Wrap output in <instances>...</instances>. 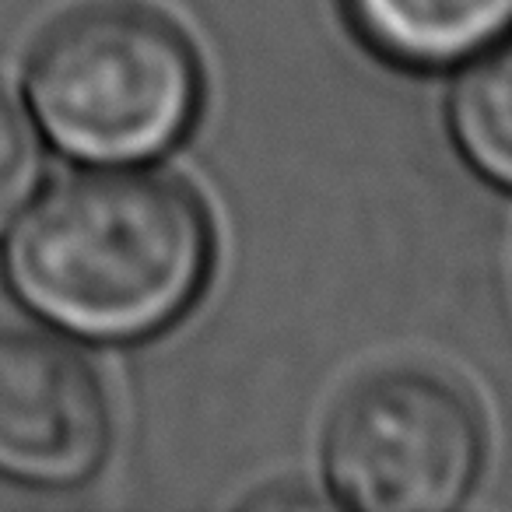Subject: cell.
<instances>
[{
	"instance_id": "6da1fadb",
	"label": "cell",
	"mask_w": 512,
	"mask_h": 512,
	"mask_svg": "<svg viewBox=\"0 0 512 512\" xmlns=\"http://www.w3.org/2000/svg\"><path fill=\"white\" fill-rule=\"evenodd\" d=\"M214 232L186 183L148 169H92L53 183L4 242V278L60 334L137 344L197 302Z\"/></svg>"
},
{
	"instance_id": "7a4b0ae2",
	"label": "cell",
	"mask_w": 512,
	"mask_h": 512,
	"mask_svg": "<svg viewBox=\"0 0 512 512\" xmlns=\"http://www.w3.org/2000/svg\"><path fill=\"white\" fill-rule=\"evenodd\" d=\"M25 99L53 148L95 165H137L190 134L204 67L172 18L102 0L67 11L32 46Z\"/></svg>"
},
{
	"instance_id": "3957f363",
	"label": "cell",
	"mask_w": 512,
	"mask_h": 512,
	"mask_svg": "<svg viewBox=\"0 0 512 512\" xmlns=\"http://www.w3.org/2000/svg\"><path fill=\"white\" fill-rule=\"evenodd\" d=\"M484 421L470 397L428 369L362 379L330 414L323 474L362 512H446L474 491Z\"/></svg>"
},
{
	"instance_id": "277c9868",
	"label": "cell",
	"mask_w": 512,
	"mask_h": 512,
	"mask_svg": "<svg viewBox=\"0 0 512 512\" xmlns=\"http://www.w3.org/2000/svg\"><path fill=\"white\" fill-rule=\"evenodd\" d=\"M113 407L95 369L60 337L0 327V477L67 491L99 474Z\"/></svg>"
},
{
	"instance_id": "5b68a950",
	"label": "cell",
	"mask_w": 512,
	"mask_h": 512,
	"mask_svg": "<svg viewBox=\"0 0 512 512\" xmlns=\"http://www.w3.org/2000/svg\"><path fill=\"white\" fill-rule=\"evenodd\" d=\"M344 15L379 60L442 71L505 36L512 0H344Z\"/></svg>"
},
{
	"instance_id": "8992f818",
	"label": "cell",
	"mask_w": 512,
	"mask_h": 512,
	"mask_svg": "<svg viewBox=\"0 0 512 512\" xmlns=\"http://www.w3.org/2000/svg\"><path fill=\"white\" fill-rule=\"evenodd\" d=\"M449 134L477 176L512 190V39L470 57L449 92Z\"/></svg>"
},
{
	"instance_id": "52a82bcc",
	"label": "cell",
	"mask_w": 512,
	"mask_h": 512,
	"mask_svg": "<svg viewBox=\"0 0 512 512\" xmlns=\"http://www.w3.org/2000/svg\"><path fill=\"white\" fill-rule=\"evenodd\" d=\"M43 179V141L32 116L0 88V232L25 211Z\"/></svg>"
}]
</instances>
